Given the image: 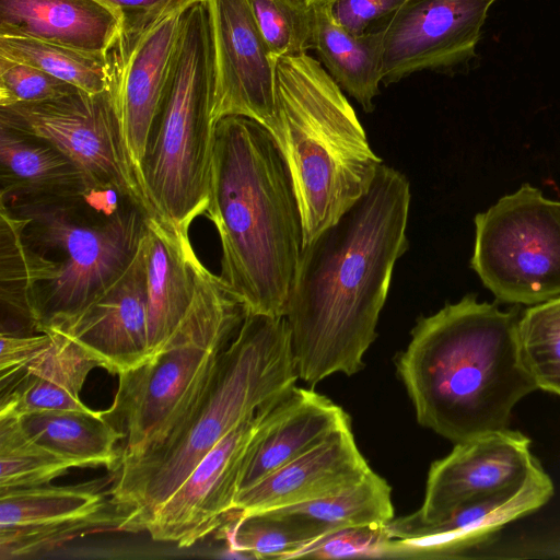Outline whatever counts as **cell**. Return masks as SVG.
Instances as JSON below:
<instances>
[{
  "mask_svg": "<svg viewBox=\"0 0 560 560\" xmlns=\"http://www.w3.org/2000/svg\"><path fill=\"white\" fill-rule=\"evenodd\" d=\"M230 340L175 347L118 374L115 399L103 416L121 436L119 465L172 435L198 402Z\"/></svg>",
  "mask_w": 560,
  "mask_h": 560,
  "instance_id": "cell-10",
  "label": "cell"
},
{
  "mask_svg": "<svg viewBox=\"0 0 560 560\" xmlns=\"http://www.w3.org/2000/svg\"><path fill=\"white\" fill-rule=\"evenodd\" d=\"M0 56L38 68L88 93H100L115 80L110 56L96 55L32 38L0 36Z\"/></svg>",
  "mask_w": 560,
  "mask_h": 560,
  "instance_id": "cell-29",
  "label": "cell"
},
{
  "mask_svg": "<svg viewBox=\"0 0 560 560\" xmlns=\"http://www.w3.org/2000/svg\"><path fill=\"white\" fill-rule=\"evenodd\" d=\"M257 26L277 60L313 49L312 8L303 0H248Z\"/></svg>",
  "mask_w": 560,
  "mask_h": 560,
  "instance_id": "cell-32",
  "label": "cell"
},
{
  "mask_svg": "<svg viewBox=\"0 0 560 560\" xmlns=\"http://www.w3.org/2000/svg\"><path fill=\"white\" fill-rule=\"evenodd\" d=\"M272 401L218 442L155 511L144 529L153 540L190 547L224 524L234 511L250 441Z\"/></svg>",
  "mask_w": 560,
  "mask_h": 560,
  "instance_id": "cell-14",
  "label": "cell"
},
{
  "mask_svg": "<svg viewBox=\"0 0 560 560\" xmlns=\"http://www.w3.org/2000/svg\"><path fill=\"white\" fill-rule=\"evenodd\" d=\"M470 267L504 303L560 296V201L525 183L478 213Z\"/></svg>",
  "mask_w": 560,
  "mask_h": 560,
  "instance_id": "cell-8",
  "label": "cell"
},
{
  "mask_svg": "<svg viewBox=\"0 0 560 560\" xmlns=\"http://www.w3.org/2000/svg\"><path fill=\"white\" fill-rule=\"evenodd\" d=\"M94 189L47 140L0 122V200L77 196Z\"/></svg>",
  "mask_w": 560,
  "mask_h": 560,
  "instance_id": "cell-23",
  "label": "cell"
},
{
  "mask_svg": "<svg viewBox=\"0 0 560 560\" xmlns=\"http://www.w3.org/2000/svg\"><path fill=\"white\" fill-rule=\"evenodd\" d=\"M370 469L349 427L240 492L234 510L248 514L322 499L355 485Z\"/></svg>",
  "mask_w": 560,
  "mask_h": 560,
  "instance_id": "cell-20",
  "label": "cell"
},
{
  "mask_svg": "<svg viewBox=\"0 0 560 560\" xmlns=\"http://www.w3.org/2000/svg\"><path fill=\"white\" fill-rule=\"evenodd\" d=\"M409 205L408 179L382 163L368 192L302 247L284 316L305 383L364 366L395 262L408 248Z\"/></svg>",
  "mask_w": 560,
  "mask_h": 560,
  "instance_id": "cell-1",
  "label": "cell"
},
{
  "mask_svg": "<svg viewBox=\"0 0 560 560\" xmlns=\"http://www.w3.org/2000/svg\"><path fill=\"white\" fill-rule=\"evenodd\" d=\"M520 316L467 294L418 319L396 368L422 427L454 444L510 428L538 389L521 359Z\"/></svg>",
  "mask_w": 560,
  "mask_h": 560,
  "instance_id": "cell-2",
  "label": "cell"
},
{
  "mask_svg": "<svg viewBox=\"0 0 560 560\" xmlns=\"http://www.w3.org/2000/svg\"><path fill=\"white\" fill-rule=\"evenodd\" d=\"M0 205L23 219L24 242L52 268L37 293V332L68 324L122 276L141 245L148 217L114 189Z\"/></svg>",
  "mask_w": 560,
  "mask_h": 560,
  "instance_id": "cell-6",
  "label": "cell"
},
{
  "mask_svg": "<svg viewBox=\"0 0 560 560\" xmlns=\"http://www.w3.org/2000/svg\"><path fill=\"white\" fill-rule=\"evenodd\" d=\"M307 5L312 7L315 4L331 2L332 0H303Z\"/></svg>",
  "mask_w": 560,
  "mask_h": 560,
  "instance_id": "cell-38",
  "label": "cell"
},
{
  "mask_svg": "<svg viewBox=\"0 0 560 560\" xmlns=\"http://www.w3.org/2000/svg\"><path fill=\"white\" fill-rule=\"evenodd\" d=\"M552 494L553 483L540 466L521 486L471 501L438 522L409 524L393 518L385 526L390 539L382 558L463 557L510 522L545 505Z\"/></svg>",
  "mask_w": 560,
  "mask_h": 560,
  "instance_id": "cell-16",
  "label": "cell"
},
{
  "mask_svg": "<svg viewBox=\"0 0 560 560\" xmlns=\"http://www.w3.org/2000/svg\"><path fill=\"white\" fill-rule=\"evenodd\" d=\"M214 62L213 117L245 116L262 125L282 155L276 62L255 21L248 0H203Z\"/></svg>",
  "mask_w": 560,
  "mask_h": 560,
  "instance_id": "cell-12",
  "label": "cell"
},
{
  "mask_svg": "<svg viewBox=\"0 0 560 560\" xmlns=\"http://www.w3.org/2000/svg\"><path fill=\"white\" fill-rule=\"evenodd\" d=\"M206 215L222 248L221 278L247 313L284 316L303 234L284 158L245 116L215 126Z\"/></svg>",
  "mask_w": 560,
  "mask_h": 560,
  "instance_id": "cell-3",
  "label": "cell"
},
{
  "mask_svg": "<svg viewBox=\"0 0 560 560\" xmlns=\"http://www.w3.org/2000/svg\"><path fill=\"white\" fill-rule=\"evenodd\" d=\"M23 225L19 214L0 205V302L2 318L36 330L37 291L45 269L24 242Z\"/></svg>",
  "mask_w": 560,
  "mask_h": 560,
  "instance_id": "cell-26",
  "label": "cell"
},
{
  "mask_svg": "<svg viewBox=\"0 0 560 560\" xmlns=\"http://www.w3.org/2000/svg\"><path fill=\"white\" fill-rule=\"evenodd\" d=\"M278 509L304 520L319 537L351 527L386 526L394 518L390 487L372 469L338 493Z\"/></svg>",
  "mask_w": 560,
  "mask_h": 560,
  "instance_id": "cell-27",
  "label": "cell"
},
{
  "mask_svg": "<svg viewBox=\"0 0 560 560\" xmlns=\"http://www.w3.org/2000/svg\"><path fill=\"white\" fill-rule=\"evenodd\" d=\"M276 80L303 247L368 192L382 160L320 61L308 54L280 58Z\"/></svg>",
  "mask_w": 560,
  "mask_h": 560,
  "instance_id": "cell-5",
  "label": "cell"
},
{
  "mask_svg": "<svg viewBox=\"0 0 560 560\" xmlns=\"http://www.w3.org/2000/svg\"><path fill=\"white\" fill-rule=\"evenodd\" d=\"M214 62L203 1L182 18L163 101L141 166V184L158 215L188 232L209 201L217 121Z\"/></svg>",
  "mask_w": 560,
  "mask_h": 560,
  "instance_id": "cell-7",
  "label": "cell"
},
{
  "mask_svg": "<svg viewBox=\"0 0 560 560\" xmlns=\"http://www.w3.org/2000/svg\"><path fill=\"white\" fill-rule=\"evenodd\" d=\"M54 341L51 331L33 334H0V380L7 378L40 355Z\"/></svg>",
  "mask_w": 560,
  "mask_h": 560,
  "instance_id": "cell-37",
  "label": "cell"
},
{
  "mask_svg": "<svg viewBox=\"0 0 560 560\" xmlns=\"http://www.w3.org/2000/svg\"><path fill=\"white\" fill-rule=\"evenodd\" d=\"M58 331L117 375L150 358L148 296L142 242L122 276ZM46 332V331H45Z\"/></svg>",
  "mask_w": 560,
  "mask_h": 560,
  "instance_id": "cell-17",
  "label": "cell"
},
{
  "mask_svg": "<svg viewBox=\"0 0 560 560\" xmlns=\"http://www.w3.org/2000/svg\"><path fill=\"white\" fill-rule=\"evenodd\" d=\"M75 467L32 440L18 419H0V490L49 483Z\"/></svg>",
  "mask_w": 560,
  "mask_h": 560,
  "instance_id": "cell-31",
  "label": "cell"
},
{
  "mask_svg": "<svg viewBox=\"0 0 560 560\" xmlns=\"http://www.w3.org/2000/svg\"><path fill=\"white\" fill-rule=\"evenodd\" d=\"M495 1L407 0L384 25L382 83L471 58Z\"/></svg>",
  "mask_w": 560,
  "mask_h": 560,
  "instance_id": "cell-13",
  "label": "cell"
},
{
  "mask_svg": "<svg viewBox=\"0 0 560 560\" xmlns=\"http://www.w3.org/2000/svg\"><path fill=\"white\" fill-rule=\"evenodd\" d=\"M349 427L348 413L329 398L293 386L265 411L246 454L238 493Z\"/></svg>",
  "mask_w": 560,
  "mask_h": 560,
  "instance_id": "cell-19",
  "label": "cell"
},
{
  "mask_svg": "<svg viewBox=\"0 0 560 560\" xmlns=\"http://www.w3.org/2000/svg\"><path fill=\"white\" fill-rule=\"evenodd\" d=\"M0 122L47 140L75 163L94 189H114L155 215L125 139L116 71L110 88L100 93L77 89L48 101L0 107Z\"/></svg>",
  "mask_w": 560,
  "mask_h": 560,
  "instance_id": "cell-9",
  "label": "cell"
},
{
  "mask_svg": "<svg viewBox=\"0 0 560 560\" xmlns=\"http://www.w3.org/2000/svg\"><path fill=\"white\" fill-rule=\"evenodd\" d=\"M75 90L38 68L0 56V107L48 101Z\"/></svg>",
  "mask_w": 560,
  "mask_h": 560,
  "instance_id": "cell-33",
  "label": "cell"
},
{
  "mask_svg": "<svg viewBox=\"0 0 560 560\" xmlns=\"http://www.w3.org/2000/svg\"><path fill=\"white\" fill-rule=\"evenodd\" d=\"M407 0H332L335 21L352 35H362L375 21L390 18Z\"/></svg>",
  "mask_w": 560,
  "mask_h": 560,
  "instance_id": "cell-36",
  "label": "cell"
},
{
  "mask_svg": "<svg viewBox=\"0 0 560 560\" xmlns=\"http://www.w3.org/2000/svg\"><path fill=\"white\" fill-rule=\"evenodd\" d=\"M540 466L530 440L510 428L455 443L448 455L432 463L421 508L400 518L438 522L471 501L521 486Z\"/></svg>",
  "mask_w": 560,
  "mask_h": 560,
  "instance_id": "cell-15",
  "label": "cell"
},
{
  "mask_svg": "<svg viewBox=\"0 0 560 560\" xmlns=\"http://www.w3.org/2000/svg\"><path fill=\"white\" fill-rule=\"evenodd\" d=\"M517 335L522 362L538 389L560 396V296L525 310Z\"/></svg>",
  "mask_w": 560,
  "mask_h": 560,
  "instance_id": "cell-30",
  "label": "cell"
},
{
  "mask_svg": "<svg viewBox=\"0 0 560 560\" xmlns=\"http://www.w3.org/2000/svg\"><path fill=\"white\" fill-rule=\"evenodd\" d=\"M0 36L108 55L119 40L120 23L95 0H0Z\"/></svg>",
  "mask_w": 560,
  "mask_h": 560,
  "instance_id": "cell-21",
  "label": "cell"
},
{
  "mask_svg": "<svg viewBox=\"0 0 560 560\" xmlns=\"http://www.w3.org/2000/svg\"><path fill=\"white\" fill-rule=\"evenodd\" d=\"M52 343L18 373L0 380V419L45 410H92L80 394L97 362L58 331Z\"/></svg>",
  "mask_w": 560,
  "mask_h": 560,
  "instance_id": "cell-22",
  "label": "cell"
},
{
  "mask_svg": "<svg viewBox=\"0 0 560 560\" xmlns=\"http://www.w3.org/2000/svg\"><path fill=\"white\" fill-rule=\"evenodd\" d=\"M299 377L285 316L247 313L221 351L192 410L159 447L113 471L112 501L128 518L122 532H144L155 511L228 433Z\"/></svg>",
  "mask_w": 560,
  "mask_h": 560,
  "instance_id": "cell-4",
  "label": "cell"
},
{
  "mask_svg": "<svg viewBox=\"0 0 560 560\" xmlns=\"http://www.w3.org/2000/svg\"><path fill=\"white\" fill-rule=\"evenodd\" d=\"M108 8L119 20L117 45L126 46L165 19L183 14L203 0H95Z\"/></svg>",
  "mask_w": 560,
  "mask_h": 560,
  "instance_id": "cell-35",
  "label": "cell"
},
{
  "mask_svg": "<svg viewBox=\"0 0 560 560\" xmlns=\"http://www.w3.org/2000/svg\"><path fill=\"white\" fill-rule=\"evenodd\" d=\"M183 14L165 19L131 44L116 45L110 51L116 71L118 112L140 183L142 162L165 93Z\"/></svg>",
  "mask_w": 560,
  "mask_h": 560,
  "instance_id": "cell-18",
  "label": "cell"
},
{
  "mask_svg": "<svg viewBox=\"0 0 560 560\" xmlns=\"http://www.w3.org/2000/svg\"><path fill=\"white\" fill-rule=\"evenodd\" d=\"M313 49L334 80L370 113L383 79L384 26L352 35L332 18L330 2L312 5Z\"/></svg>",
  "mask_w": 560,
  "mask_h": 560,
  "instance_id": "cell-24",
  "label": "cell"
},
{
  "mask_svg": "<svg viewBox=\"0 0 560 560\" xmlns=\"http://www.w3.org/2000/svg\"><path fill=\"white\" fill-rule=\"evenodd\" d=\"M25 433L39 445L72 460L77 467L119 465L120 434L97 410H45L18 419Z\"/></svg>",
  "mask_w": 560,
  "mask_h": 560,
  "instance_id": "cell-25",
  "label": "cell"
},
{
  "mask_svg": "<svg viewBox=\"0 0 560 560\" xmlns=\"http://www.w3.org/2000/svg\"><path fill=\"white\" fill-rule=\"evenodd\" d=\"M221 537L231 552L252 559H293L319 534L304 520L279 509L241 514L232 511Z\"/></svg>",
  "mask_w": 560,
  "mask_h": 560,
  "instance_id": "cell-28",
  "label": "cell"
},
{
  "mask_svg": "<svg viewBox=\"0 0 560 560\" xmlns=\"http://www.w3.org/2000/svg\"><path fill=\"white\" fill-rule=\"evenodd\" d=\"M389 539L385 526L346 528L317 538L293 559L382 558Z\"/></svg>",
  "mask_w": 560,
  "mask_h": 560,
  "instance_id": "cell-34",
  "label": "cell"
},
{
  "mask_svg": "<svg viewBox=\"0 0 560 560\" xmlns=\"http://www.w3.org/2000/svg\"><path fill=\"white\" fill-rule=\"evenodd\" d=\"M113 477L0 490V558L34 557L88 534L121 532L127 515L112 501Z\"/></svg>",
  "mask_w": 560,
  "mask_h": 560,
  "instance_id": "cell-11",
  "label": "cell"
}]
</instances>
